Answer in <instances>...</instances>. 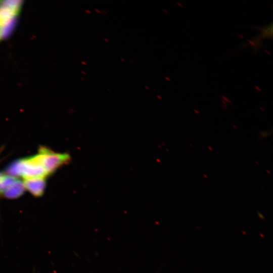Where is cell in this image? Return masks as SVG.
I'll return each mask as SVG.
<instances>
[{
  "mask_svg": "<svg viewBox=\"0 0 273 273\" xmlns=\"http://www.w3.org/2000/svg\"><path fill=\"white\" fill-rule=\"evenodd\" d=\"M34 157L49 174L53 173L60 167L68 164L71 160L69 154L56 153L44 147H41Z\"/></svg>",
  "mask_w": 273,
  "mask_h": 273,
  "instance_id": "cell-3",
  "label": "cell"
},
{
  "mask_svg": "<svg viewBox=\"0 0 273 273\" xmlns=\"http://www.w3.org/2000/svg\"><path fill=\"white\" fill-rule=\"evenodd\" d=\"M176 4H177L178 5L180 6V7H183V5H181V3H178V2H177V3H176Z\"/></svg>",
  "mask_w": 273,
  "mask_h": 273,
  "instance_id": "cell-7",
  "label": "cell"
},
{
  "mask_svg": "<svg viewBox=\"0 0 273 273\" xmlns=\"http://www.w3.org/2000/svg\"><path fill=\"white\" fill-rule=\"evenodd\" d=\"M255 87H256V88H257V89H258V90H259V91L261 90V89H260V88H259L258 86H256Z\"/></svg>",
  "mask_w": 273,
  "mask_h": 273,
  "instance_id": "cell-8",
  "label": "cell"
},
{
  "mask_svg": "<svg viewBox=\"0 0 273 273\" xmlns=\"http://www.w3.org/2000/svg\"><path fill=\"white\" fill-rule=\"evenodd\" d=\"M167 80H168L169 81H170V79L169 78H167V77H165Z\"/></svg>",
  "mask_w": 273,
  "mask_h": 273,
  "instance_id": "cell-9",
  "label": "cell"
},
{
  "mask_svg": "<svg viewBox=\"0 0 273 273\" xmlns=\"http://www.w3.org/2000/svg\"><path fill=\"white\" fill-rule=\"evenodd\" d=\"M16 179L17 177L3 174L0 177V194H3Z\"/></svg>",
  "mask_w": 273,
  "mask_h": 273,
  "instance_id": "cell-6",
  "label": "cell"
},
{
  "mask_svg": "<svg viewBox=\"0 0 273 273\" xmlns=\"http://www.w3.org/2000/svg\"><path fill=\"white\" fill-rule=\"evenodd\" d=\"M3 174L2 172H0V177L3 175Z\"/></svg>",
  "mask_w": 273,
  "mask_h": 273,
  "instance_id": "cell-10",
  "label": "cell"
},
{
  "mask_svg": "<svg viewBox=\"0 0 273 273\" xmlns=\"http://www.w3.org/2000/svg\"><path fill=\"white\" fill-rule=\"evenodd\" d=\"M25 190L23 181L17 178L3 194L7 198L15 199L20 197Z\"/></svg>",
  "mask_w": 273,
  "mask_h": 273,
  "instance_id": "cell-5",
  "label": "cell"
},
{
  "mask_svg": "<svg viewBox=\"0 0 273 273\" xmlns=\"http://www.w3.org/2000/svg\"><path fill=\"white\" fill-rule=\"evenodd\" d=\"M23 1H0V43L14 32L20 15Z\"/></svg>",
  "mask_w": 273,
  "mask_h": 273,
  "instance_id": "cell-1",
  "label": "cell"
},
{
  "mask_svg": "<svg viewBox=\"0 0 273 273\" xmlns=\"http://www.w3.org/2000/svg\"><path fill=\"white\" fill-rule=\"evenodd\" d=\"M8 175L27 178L33 177H46L48 173L35 160L34 156L18 159L10 163L6 169Z\"/></svg>",
  "mask_w": 273,
  "mask_h": 273,
  "instance_id": "cell-2",
  "label": "cell"
},
{
  "mask_svg": "<svg viewBox=\"0 0 273 273\" xmlns=\"http://www.w3.org/2000/svg\"><path fill=\"white\" fill-rule=\"evenodd\" d=\"M46 178L44 177H33L25 178L23 183L25 189L35 197L41 196L46 187Z\"/></svg>",
  "mask_w": 273,
  "mask_h": 273,
  "instance_id": "cell-4",
  "label": "cell"
}]
</instances>
